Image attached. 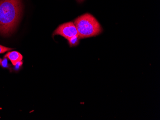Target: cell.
Returning a JSON list of instances; mask_svg holds the SVG:
<instances>
[{
  "mask_svg": "<svg viewBox=\"0 0 160 120\" xmlns=\"http://www.w3.org/2000/svg\"><path fill=\"white\" fill-rule=\"evenodd\" d=\"M12 50H13V48L6 47V46H3L0 45V54L4 53L6 52Z\"/></svg>",
  "mask_w": 160,
  "mask_h": 120,
  "instance_id": "7",
  "label": "cell"
},
{
  "mask_svg": "<svg viewBox=\"0 0 160 120\" xmlns=\"http://www.w3.org/2000/svg\"><path fill=\"white\" fill-rule=\"evenodd\" d=\"M0 65L2 66L3 68H8V62L7 58H4V59H2V60L0 59Z\"/></svg>",
  "mask_w": 160,
  "mask_h": 120,
  "instance_id": "6",
  "label": "cell"
},
{
  "mask_svg": "<svg viewBox=\"0 0 160 120\" xmlns=\"http://www.w3.org/2000/svg\"><path fill=\"white\" fill-rule=\"evenodd\" d=\"M4 58L8 59L13 66H16L18 63L22 61L23 60V55L19 52L16 51L9 52L5 55Z\"/></svg>",
  "mask_w": 160,
  "mask_h": 120,
  "instance_id": "4",
  "label": "cell"
},
{
  "mask_svg": "<svg viewBox=\"0 0 160 120\" xmlns=\"http://www.w3.org/2000/svg\"><path fill=\"white\" fill-rule=\"evenodd\" d=\"M78 2H82L83 1H84V0H76Z\"/></svg>",
  "mask_w": 160,
  "mask_h": 120,
  "instance_id": "8",
  "label": "cell"
},
{
  "mask_svg": "<svg viewBox=\"0 0 160 120\" xmlns=\"http://www.w3.org/2000/svg\"><path fill=\"white\" fill-rule=\"evenodd\" d=\"M74 24L81 39L97 36L103 31L97 19L89 13L78 17L74 21Z\"/></svg>",
  "mask_w": 160,
  "mask_h": 120,
  "instance_id": "2",
  "label": "cell"
},
{
  "mask_svg": "<svg viewBox=\"0 0 160 120\" xmlns=\"http://www.w3.org/2000/svg\"><path fill=\"white\" fill-rule=\"evenodd\" d=\"M22 0H0V34L8 36L16 29L22 13Z\"/></svg>",
  "mask_w": 160,
  "mask_h": 120,
  "instance_id": "1",
  "label": "cell"
},
{
  "mask_svg": "<svg viewBox=\"0 0 160 120\" xmlns=\"http://www.w3.org/2000/svg\"><path fill=\"white\" fill-rule=\"evenodd\" d=\"M80 39L81 38L79 37V35L71 37L68 40L69 45L71 47L77 46L79 44Z\"/></svg>",
  "mask_w": 160,
  "mask_h": 120,
  "instance_id": "5",
  "label": "cell"
},
{
  "mask_svg": "<svg viewBox=\"0 0 160 120\" xmlns=\"http://www.w3.org/2000/svg\"><path fill=\"white\" fill-rule=\"evenodd\" d=\"M60 35L68 40L71 37L78 35L76 26L72 22L64 23L60 25L54 31L53 36Z\"/></svg>",
  "mask_w": 160,
  "mask_h": 120,
  "instance_id": "3",
  "label": "cell"
}]
</instances>
